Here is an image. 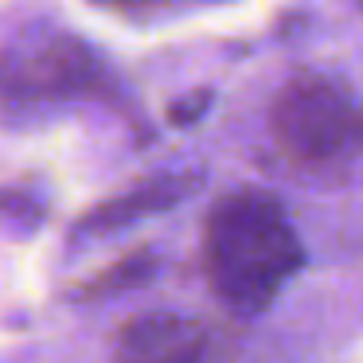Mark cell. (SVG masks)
Wrapping results in <instances>:
<instances>
[{
  "instance_id": "1",
  "label": "cell",
  "mask_w": 363,
  "mask_h": 363,
  "mask_svg": "<svg viewBox=\"0 0 363 363\" xmlns=\"http://www.w3.org/2000/svg\"><path fill=\"white\" fill-rule=\"evenodd\" d=\"M305 266V242L281 199L235 188L203 219V274L211 293L238 316H262Z\"/></svg>"
},
{
  "instance_id": "9",
  "label": "cell",
  "mask_w": 363,
  "mask_h": 363,
  "mask_svg": "<svg viewBox=\"0 0 363 363\" xmlns=\"http://www.w3.org/2000/svg\"><path fill=\"white\" fill-rule=\"evenodd\" d=\"M359 9H363V0H359Z\"/></svg>"
},
{
  "instance_id": "8",
  "label": "cell",
  "mask_w": 363,
  "mask_h": 363,
  "mask_svg": "<svg viewBox=\"0 0 363 363\" xmlns=\"http://www.w3.org/2000/svg\"><path fill=\"white\" fill-rule=\"evenodd\" d=\"M207 106H211V94H207V90H199V94H191L188 102L172 106V121H176V125H188V121H196Z\"/></svg>"
},
{
  "instance_id": "4",
  "label": "cell",
  "mask_w": 363,
  "mask_h": 363,
  "mask_svg": "<svg viewBox=\"0 0 363 363\" xmlns=\"http://www.w3.org/2000/svg\"><path fill=\"white\" fill-rule=\"evenodd\" d=\"M113 363H235V340L203 316L160 308L121 324Z\"/></svg>"
},
{
  "instance_id": "5",
  "label": "cell",
  "mask_w": 363,
  "mask_h": 363,
  "mask_svg": "<svg viewBox=\"0 0 363 363\" xmlns=\"http://www.w3.org/2000/svg\"><path fill=\"white\" fill-rule=\"evenodd\" d=\"M199 180H203L199 172L149 176V180H141L137 188H129L125 196L98 203L94 211L79 223L74 235L86 238V235H113V230H125V227H133V223L149 219V215H160V211H168V207H176L180 199H188L191 191L199 188Z\"/></svg>"
},
{
  "instance_id": "7",
  "label": "cell",
  "mask_w": 363,
  "mask_h": 363,
  "mask_svg": "<svg viewBox=\"0 0 363 363\" xmlns=\"http://www.w3.org/2000/svg\"><path fill=\"white\" fill-rule=\"evenodd\" d=\"M106 9H118L125 16L137 20H157V16H172L184 9H203V4H219V0H102Z\"/></svg>"
},
{
  "instance_id": "2",
  "label": "cell",
  "mask_w": 363,
  "mask_h": 363,
  "mask_svg": "<svg viewBox=\"0 0 363 363\" xmlns=\"http://www.w3.org/2000/svg\"><path fill=\"white\" fill-rule=\"evenodd\" d=\"M269 145L301 180H344L363 160V94L332 71H297L269 102Z\"/></svg>"
},
{
  "instance_id": "3",
  "label": "cell",
  "mask_w": 363,
  "mask_h": 363,
  "mask_svg": "<svg viewBox=\"0 0 363 363\" xmlns=\"http://www.w3.org/2000/svg\"><path fill=\"white\" fill-rule=\"evenodd\" d=\"M113 79L102 55L71 32H24L0 51V106L40 113L79 98H110Z\"/></svg>"
},
{
  "instance_id": "6",
  "label": "cell",
  "mask_w": 363,
  "mask_h": 363,
  "mask_svg": "<svg viewBox=\"0 0 363 363\" xmlns=\"http://www.w3.org/2000/svg\"><path fill=\"white\" fill-rule=\"evenodd\" d=\"M152 277H157V254L137 250V254H129V258L113 262L110 269H102L94 281H86L79 289V297H113V293H125V289H141Z\"/></svg>"
}]
</instances>
